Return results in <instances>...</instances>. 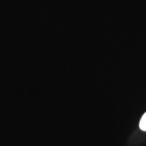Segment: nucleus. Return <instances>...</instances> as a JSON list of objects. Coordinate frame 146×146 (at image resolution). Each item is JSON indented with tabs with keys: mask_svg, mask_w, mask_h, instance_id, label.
Listing matches in <instances>:
<instances>
[{
	"mask_svg": "<svg viewBox=\"0 0 146 146\" xmlns=\"http://www.w3.org/2000/svg\"><path fill=\"white\" fill-rule=\"evenodd\" d=\"M139 128L141 130L146 131V112L143 115L139 122Z\"/></svg>",
	"mask_w": 146,
	"mask_h": 146,
	"instance_id": "f257e3e1",
	"label": "nucleus"
}]
</instances>
